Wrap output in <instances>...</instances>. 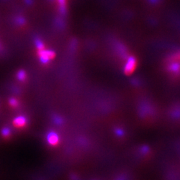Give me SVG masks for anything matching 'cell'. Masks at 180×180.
I'll return each mask as SVG.
<instances>
[{
  "mask_svg": "<svg viewBox=\"0 0 180 180\" xmlns=\"http://www.w3.org/2000/svg\"><path fill=\"white\" fill-rule=\"evenodd\" d=\"M38 55H39L40 61H41L42 64H46L49 62V61L51 59L55 57V52L53 51H49V50H39L38 52Z\"/></svg>",
  "mask_w": 180,
  "mask_h": 180,
  "instance_id": "cell-1",
  "label": "cell"
},
{
  "mask_svg": "<svg viewBox=\"0 0 180 180\" xmlns=\"http://www.w3.org/2000/svg\"><path fill=\"white\" fill-rule=\"evenodd\" d=\"M135 67H136V60L134 57H129L127 64H125L124 67V72L126 74L132 73L133 71L134 70Z\"/></svg>",
  "mask_w": 180,
  "mask_h": 180,
  "instance_id": "cell-2",
  "label": "cell"
},
{
  "mask_svg": "<svg viewBox=\"0 0 180 180\" xmlns=\"http://www.w3.org/2000/svg\"><path fill=\"white\" fill-rule=\"evenodd\" d=\"M47 140H48V142L49 145L55 146L59 143V136H58V135L55 132H51L47 136Z\"/></svg>",
  "mask_w": 180,
  "mask_h": 180,
  "instance_id": "cell-3",
  "label": "cell"
},
{
  "mask_svg": "<svg viewBox=\"0 0 180 180\" xmlns=\"http://www.w3.org/2000/svg\"><path fill=\"white\" fill-rule=\"evenodd\" d=\"M26 118L24 116H18L13 120V124L17 127H21L26 125Z\"/></svg>",
  "mask_w": 180,
  "mask_h": 180,
  "instance_id": "cell-4",
  "label": "cell"
},
{
  "mask_svg": "<svg viewBox=\"0 0 180 180\" xmlns=\"http://www.w3.org/2000/svg\"><path fill=\"white\" fill-rule=\"evenodd\" d=\"M17 78L19 79V80L21 81H24L25 80V79L26 78V74L25 73V71L23 70L19 71L17 73Z\"/></svg>",
  "mask_w": 180,
  "mask_h": 180,
  "instance_id": "cell-5",
  "label": "cell"
},
{
  "mask_svg": "<svg viewBox=\"0 0 180 180\" xmlns=\"http://www.w3.org/2000/svg\"><path fill=\"white\" fill-rule=\"evenodd\" d=\"M36 46H37V48L38 49H39V50L44 49V44H42V42H40V41L36 42Z\"/></svg>",
  "mask_w": 180,
  "mask_h": 180,
  "instance_id": "cell-6",
  "label": "cell"
},
{
  "mask_svg": "<svg viewBox=\"0 0 180 180\" xmlns=\"http://www.w3.org/2000/svg\"><path fill=\"white\" fill-rule=\"evenodd\" d=\"M10 105L13 107H16L18 105L17 101L16 100H15V99H11V100H10Z\"/></svg>",
  "mask_w": 180,
  "mask_h": 180,
  "instance_id": "cell-7",
  "label": "cell"
},
{
  "mask_svg": "<svg viewBox=\"0 0 180 180\" xmlns=\"http://www.w3.org/2000/svg\"><path fill=\"white\" fill-rule=\"evenodd\" d=\"M2 134H3L4 136L8 137L9 136V135L10 134V130L8 128H5V129H3V131H2Z\"/></svg>",
  "mask_w": 180,
  "mask_h": 180,
  "instance_id": "cell-8",
  "label": "cell"
},
{
  "mask_svg": "<svg viewBox=\"0 0 180 180\" xmlns=\"http://www.w3.org/2000/svg\"><path fill=\"white\" fill-rule=\"evenodd\" d=\"M54 121H55V122L57 123V124H61V123H62V119H61L60 117H58V116L55 117V118H54Z\"/></svg>",
  "mask_w": 180,
  "mask_h": 180,
  "instance_id": "cell-9",
  "label": "cell"
},
{
  "mask_svg": "<svg viewBox=\"0 0 180 180\" xmlns=\"http://www.w3.org/2000/svg\"><path fill=\"white\" fill-rule=\"evenodd\" d=\"M116 134L118 135V136H121L123 135V132L121 131V129H116Z\"/></svg>",
  "mask_w": 180,
  "mask_h": 180,
  "instance_id": "cell-10",
  "label": "cell"
}]
</instances>
